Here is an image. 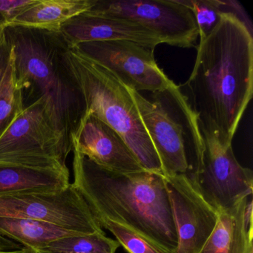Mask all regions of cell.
I'll return each instance as SVG.
<instances>
[{
    "label": "cell",
    "mask_w": 253,
    "mask_h": 253,
    "mask_svg": "<svg viewBox=\"0 0 253 253\" xmlns=\"http://www.w3.org/2000/svg\"><path fill=\"white\" fill-rule=\"evenodd\" d=\"M201 131L204 143L202 168L190 177L217 211L227 210L253 194V171L238 163L232 146L224 147L214 136Z\"/></svg>",
    "instance_id": "30bf717a"
},
{
    "label": "cell",
    "mask_w": 253,
    "mask_h": 253,
    "mask_svg": "<svg viewBox=\"0 0 253 253\" xmlns=\"http://www.w3.org/2000/svg\"><path fill=\"white\" fill-rule=\"evenodd\" d=\"M178 2L193 14L198 28L200 41L207 38L214 31L223 14L218 0H178Z\"/></svg>",
    "instance_id": "ffe728a7"
},
{
    "label": "cell",
    "mask_w": 253,
    "mask_h": 253,
    "mask_svg": "<svg viewBox=\"0 0 253 253\" xmlns=\"http://www.w3.org/2000/svg\"><path fill=\"white\" fill-rule=\"evenodd\" d=\"M24 107L41 100L51 124L72 152V138L86 112L60 32L9 26L4 29Z\"/></svg>",
    "instance_id": "3957f363"
},
{
    "label": "cell",
    "mask_w": 253,
    "mask_h": 253,
    "mask_svg": "<svg viewBox=\"0 0 253 253\" xmlns=\"http://www.w3.org/2000/svg\"><path fill=\"white\" fill-rule=\"evenodd\" d=\"M71 49L104 68L126 86L138 92L161 91L173 82L157 64L154 50L131 41L83 42Z\"/></svg>",
    "instance_id": "9c48e42d"
},
{
    "label": "cell",
    "mask_w": 253,
    "mask_h": 253,
    "mask_svg": "<svg viewBox=\"0 0 253 253\" xmlns=\"http://www.w3.org/2000/svg\"><path fill=\"white\" fill-rule=\"evenodd\" d=\"M164 177L177 230L174 253H199L217 224L218 211L189 174Z\"/></svg>",
    "instance_id": "8fae6325"
},
{
    "label": "cell",
    "mask_w": 253,
    "mask_h": 253,
    "mask_svg": "<svg viewBox=\"0 0 253 253\" xmlns=\"http://www.w3.org/2000/svg\"><path fill=\"white\" fill-rule=\"evenodd\" d=\"M74 183L96 220L128 228L163 253H174L177 234L162 173L119 172L73 149Z\"/></svg>",
    "instance_id": "7a4b0ae2"
},
{
    "label": "cell",
    "mask_w": 253,
    "mask_h": 253,
    "mask_svg": "<svg viewBox=\"0 0 253 253\" xmlns=\"http://www.w3.org/2000/svg\"><path fill=\"white\" fill-rule=\"evenodd\" d=\"M69 171L0 163V196L54 192L70 185Z\"/></svg>",
    "instance_id": "9a60e30c"
},
{
    "label": "cell",
    "mask_w": 253,
    "mask_h": 253,
    "mask_svg": "<svg viewBox=\"0 0 253 253\" xmlns=\"http://www.w3.org/2000/svg\"><path fill=\"white\" fill-rule=\"evenodd\" d=\"M0 235L35 252L53 241L81 235L57 225L41 220L15 217H0Z\"/></svg>",
    "instance_id": "e0dca14e"
},
{
    "label": "cell",
    "mask_w": 253,
    "mask_h": 253,
    "mask_svg": "<svg viewBox=\"0 0 253 253\" xmlns=\"http://www.w3.org/2000/svg\"><path fill=\"white\" fill-rule=\"evenodd\" d=\"M249 197L219 210L217 224L199 253H253V226L246 222Z\"/></svg>",
    "instance_id": "5bb4252c"
},
{
    "label": "cell",
    "mask_w": 253,
    "mask_h": 253,
    "mask_svg": "<svg viewBox=\"0 0 253 253\" xmlns=\"http://www.w3.org/2000/svg\"><path fill=\"white\" fill-rule=\"evenodd\" d=\"M11 60V45L5 38L3 29L2 34L0 35V88Z\"/></svg>",
    "instance_id": "cb8c5ba5"
},
{
    "label": "cell",
    "mask_w": 253,
    "mask_h": 253,
    "mask_svg": "<svg viewBox=\"0 0 253 253\" xmlns=\"http://www.w3.org/2000/svg\"><path fill=\"white\" fill-rule=\"evenodd\" d=\"M68 61L85 100L86 112L125 140L144 169L161 172L158 154L126 86L104 68L68 50Z\"/></svg>",
    "instance_id": "5b68a950"
},
{
    "label": "cell",
    "mask_w": 253,
    "mask_h": 253,
    "mask_svg": "<svg viewBox=\"0 0 253 253\" xmlns=\"http://www.w3.org/2000/svg\"><path fill=\"white\" fill-rule=\"evenodd\" d=\"M0 217L48 222L81 235L104 233L78 189L0 196Z\"/></svg>",
    "instance_id": "ba28073f"
},
{
    "label": "cell",
    "mask_w": 253,
    "mask_h": 253,
    "mask_svg": "<svg viewBox=\"0 0 253 253\" xmlns=\"http://www.w3.org/2000/svg\"><path fill=\"white\" fill-rule=\"evenodd\" d=\"M38 253H42V252H36Z\"/></svg>",
    "instance_id": "83f0119b"
},
{
    "label": "cell",
    "mask_w": 253,
    "mask_h": 253,
    "mask_svg": "<svg viewBox=\"0 0 253 253\" xmlns=\"http://www.w3.org/2000/svg\"><path fill=\"white\" fill-rule=\"evenodd\" d=\"M218 3L222 14H232L236 17L246 26L249 33L253 35V23L247 11L239 2L233 0H218Z\"/></svg>",
    "instance_id": "603a6c76"
},
{
    "label": "cell",
    "mask_w": 253,
    "mask_h": 253,
    "mask_svg": "<svg viewBox=\"0 0 253 253\" xmlns=\"http://www.w3.org/2000/svg\"><path fill=\"white\" fill-rule=\"evenodd\" d=\"M69 154L41 100L25 107L0 137V163L69 171Z\"/></svg>",
    "instance_id": "8992f818"
},
{
    "label": "cell",
    "mask_w": 253,
    "mask_h": 253,
    "mask_svg": "<svg viewBox=\"0 0 253 253\" xmlns=\"http://www.w3.org/2000/svg\"><path fill=\"white\" fill-rule=\"evenodd\" d=\"M126 88L158 154L163 175L199 172L204 139L198 117L180 87L172 82L149 97Z\"/></svg>",
    "instance_id": "277c9868"
},
{
    "label": "cell",
    "mask_w": 253,
    "mask_h": 253,
    "mask_svg": "<svg viewBox=\"0 0 253 253\" xmlns=\"http://www.w3.org/2000/svg\"><path fill=\"white\" fill-rule=\"evenodd\" d=\"M97 222L102 228L104 227L115 236V241L119 243L120 247H122L127 253H163L120 223L109 219H99Z\"/></svg>",
    "instance_id": "44dd1931"
},
{
    "label": "cell",
    "mask_w": 253,
    "mask_h": 253,
    "mask_svg": "<svg viewBox=\"0 0 253 253\" xmlns=\"http://www.w3.org/2000/svg\"><path fill=\"white\" fill-rule=\"evenodd\" d=\"M88 12L137 23L172 46L191 48L199 37L193 14L178 0H96Z\"/></svg>",
    "instance_id": "52a82bcc"
},
{
    "label": "cell",
    "mask_w": 253,
    "mask_h": 253,
    "mask_svg": "<svg viewBox=\"0 0 253 253\" xmlns=\"http://www.w3.org/2000/svg\"><path fill=\"white\" fill-rule=\"evenodd\" d=\"M37 0H0V28L5 29Z\"/></svg>",
    "instance_id": "7402d4cb"
},
{
    "label": "cell",
    "mask_w": 253,
    "mask_h": 253,
    "mask_svg": "<svg viewBox=\"0 0 253 253\" xmlns=\"http://www.w3.org/2000/svg\"><path fill=\"white\" fill-rule=\"evenodd\" d=\"M2 30H3V29H1V28H0V35L2 34Z\"/></svg>",
    "instance_id": "4316f807"
},
{
    "label": "cell",
    "mask_w": 253,
    "mask_h": 253,
    "mask_svg": "<svg viewBox=\"0 0 253 253\" xmlns=\"http://www.w3.org/2000/svg\"><path fill=\"white\" fill-rule=\"evenodd\" d=\"M95 2L96 0H37L9 26L60 32L64 23L89 11Z\"/></svg>",
    "instance_id": "2e32d148"
},
{
    "label": "cell",
    "mask_w": 253,
    "mask_h": 253,
    "mask_svg": "<svg viewBox=\"0 0 253 253\" xmlns=\"http://www.w3.org/2000/svg\"><path fill=\"white\" fill-rule=\"evenodd\" d=\"M60 33L69 49L83 42L96 41H131L151 50L164 43L156 33L137 23L88 11L64 23Z\"/></svg>",
    "instance_id": "4fadbf2b"
},
{
    "label": "cell",
    "mask_w": 253,
    "mask_h": 253,
    "mask_svg": "<svg viewBox=\"0 0 253 253\" xmlns=\"http://www.w3.org/2000/svg\"><path fill=\"white\" fill-rule=\"evenodd\" d=\"M119 243L106 233L78 235L53 241L38 252L48 253H116Z\"/></svg>",
    "instance_id": "ac0fdd59"
},
{
    "label": "cell",
    "mask_w": 253,
    "mask_h": 253,
    "mask_svg": "<svg viewBox=\"0 0 253 253\" xmlns=\"http://www.w3.org/2000/svg\"><path fill=\"white\" fill-rule=\"evenodd\" d=\"M21 248L23 247L18 243L0 235V252L12 251Z\"/></svg>",
    "instance_id": "d4e9b609"
},
{
    "label": "cell",
    "mask_w": 253,
    "mask_h": 253,
    "mask_svg": "<svg viewBox=\"0 0 253 253\" xmlns=\"http://www.w3.org/2000/svg\"><path fill=\"white\" fill-rule=\"evenodd\" d=\"M72 143L73 149L103 168L119 172L144 169L120 134L93 115L85 114Z\"/></svg>",
    "instance_id": "7c38bea8"
},
{
    "label": "cell",
    "mask_w": 253,
    "mask_h": 253,
    "mask_svg": "<svg viewBox=\"0 0 253 253\" xmlns=\"http://www.w3.org/2000/svg\"><path fill=\"white\" fill-rule=\"evenodd\" d=\"M0 253H38L36 252L33 251V250H29V249L23 248L20 249V250H12V251H5V252H0Z\"/></svg>",
    "instance_id": "484cf974"
},
{
    "label": "cell",
    "mask_w": 253,
    "mask_h": 253,
    "mask_svg": "<svg viewBox=\"0 0 253 253\" xmlns=\"http://www.w3.org/2000/svg\"><path fill=\"white\" fill-rule=\"evenodd\" d=\"M25 109L21 91L17 85L12 54L0 88V137Z\"/></svg>",
    "instance_id": "d6986e66"
},
{
    "label": "cell",
    "mask_w": 253,
    "mask_h": 253,
    "mask_svg": "<svg viewBox=\"0 0 253 253\" xmlns=\"http://www.w3.org/2000/svg\"><path fill=\"white\" fill-rule=\"evenodd\" d=\"M196 49L183 94L198 117L200 128L228 147L253 97V35L236 17L223 14Z\"/></svg>",
    "instance_id": "6da1fadb"
}]
</instances>
